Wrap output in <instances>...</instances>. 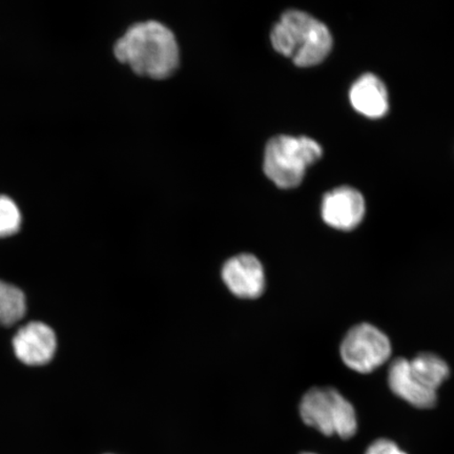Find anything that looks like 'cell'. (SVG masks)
<instances>
[{
    "label": "cell",
    "mask_w": 454,
    "mask_h": 454,
    "mask_svg": "<svg viewBox=\"0 0 454 454\" xmlns=\"http://www.w3.org/2000/svg\"><path fill=\"white\" fill-rule=\"evenodd\" d=\"M340 353L346 366L360 373H369L389 359L391 344L379 328L362 323L346 334Z\"/></svg>",
    "instance_id": "obj_5"
},
{
    "label": "cell",
    "mask_w": 454,
    "mask_h": 454,
    "mask_svg": "<svg viewBox=\"0 0 454 454\" xmlns=\"http://www.w3.org/2000/svg\"><path fill=\"white\" fill-rule=\"evenodd\" d=\"M351 105L355 110L368 118H381L388 111V93L381 79L365 74L351 87Z\"/></svg>",
    "instance_id": "obj_10"
},
{
    "label": "cell",
    "mask_w": 454,
    "mask_h": 454,
    "mask_svg": "<svg viewBox=\"0 0 454 454\" xmlns=\"http://www.w3.org/2000/svg\"><path fill=\"white\" fill-rule=\"evenodd\" d=\"M321 156L322 147L311 138L276 136L265 147L264 173L280 189H294L302 183L306 169Z\"/></svg>",
    "instance_id": "obj_3"
},
{
    "label": "cell",
    "mask_w": 454,
    "mask_h": 454,
    "mask_svg": "<svg viewBox=\"0 0 454 454\" xmlns=\"http://www.w3.org/2000/svg\"><path fill=\"white\" fill-rule=\"evenodd\" d=\"M21 215L13 200L0 196V238L9 237L20 231Z\"/></svg>",
    "instance_id": "obj_13"
},
{
    "label": "cell",
    "mask_w": 454,
    "mask_h": 454,
    "mask_svg": "<svg viewBox=\"0 0 454 454\" xmlns=\"http://www.w3.org/2000/svg\"><path fill=\"white\" fill-rule=\"evenodd\" d=\"M114 54L137 75L162 81L172 76L179 66L177 39L160 22H138L128 28L114 47Z\"/></svg>",
    "instance_id": "obj_1"
},
{
    "label": "cell",
    "mask_w": 454,
    "mask_h": 454,
    "mask_svg": "<svg viewBox=\"0 0 454 454\" xmlns=\"http://www.w3.org/2000/svg\"><path fill=\"white\" fill-rule=\"evenodd\" d=\"M397 450H399V447H397L395 442L381 439L372 442L368 447L365 454H394Z\"/></svg>",
    "instance_id": "obj_14"
},
{
    "label": "cell",
    "mask_w": 454,
    "mask_h": 454,
    "mask_svg": "<svg viewBox=\"0 0 454 454\" xmlns=\"http://www.w3.org/2000/svg\"><path fill=\"white\" fill-rule=\"evenodd\" d=\"M223 279L230 291L242 299L258 298L265 287L263 266L254 255L249 254L226 261Z\"/></svg>",
    "instance_id": "obj_7"
},
{
    "label": "cell",
    "mask_w": 454,
    "mask_h": 454,
    "mask_svg": "<svg viewBox=\"0 0 454 454\" xmlns=\"http://www.w3.org/2000/svg\"><path fill=\"white\" fill-rule=\"evenodd\" d=\"M364 215V198L353 187H338L323 198L322 218L333 229L354 230L362 223Z\"/></svg>",
    "instance_id": "obj_6"
},
{
    "label": "cell",
    "mask_w": 454,
    "mask_h": 454,
    "mask_svg": "<svg viewBox=\"0 0 454 454\" xmlns=\"http://www.w3.org/2000/svg\"><path fill=\"white\" fill-rule=\"evenodd\" d=\"M394 454H407V453H405L404 451H402L399 448V450H397Z\"/></svg>",
    "instance_id": "obj_15"
},
{
    "label": "cell",
    "mask_w": 454,
    "mask_h": 454,
    "mask_svg": "<svg viewBox=\"0 0 454 454\" xmlns=\"http://www.w3.org/2000/svg\"><path fill=\"white\" fill-rule=\"evenodd\" d=\"M303 422L325 435L338 434L349 439L357 429L355 408L332 387H315L308 391L300 405Z\"/></svg>",
    "instance_id": "obj_4"
},
{
    "label": "cell",
    "mask_w": 454,
    "mask_h": 454,
    "mask_svg": "<svg viewBox=\"0 0 454 454\" xmlns=\"http://www.w3.org/2000/svg\"><path fill=\"white\" fill-rule=\"evenodd\" d=\"M27 301L19 287L0 281V325L12 326L25 317Z\"/></svg>",
    "instance_id": "obj_12"
},
{
    "label": "cell",
    "mask_w": 454,
    "mask_h": 454,
    "mask_svg": "<svg viewBox=\"0 0 454 454\" xmlns=\"http://www.w3.org/2000/svg\"><path fill=\"white\" fill-rule=\"evenodd\" d=\"M388 384L393 393L418 408H431L435 405V391L425 388L413 377L410 361L399 357L391 363L388 371Z\"/></svg>",
    "instance_id": "obj_9"
},
{
    "label": "cell",
    "mask_w": 454,
    "mask_h": 454,
    "mask_svg": "<svg viewBox=\"0 0 454 454\" xmlns=\"http://www.w3.org/2000/svg\"><path fill=\"white\" fill-rule=\"evenodd\" d=\"M413 377L425 388L435 391L450 377V367L439 356L434 354H419L410 361Z\"/></svg>",
    "instance_id": "obj_11"
},
{
    "label": "cell",
    "mask_w": 454,
    "mask_h": 454,
    "mask_svg": "<svg viewBox=\"0 0 454 454\" xmlns=\"http://www.w3.org/2000/svg\"><path fill=\"white\" fill-rule=\"evenodd\" d=\"M304 454H314V453H304Z\"/></svg>",
    "instance_id": "obj_16"
},
{
    "label": "cell",
    "mask_w": 454,
    "mask_h": 454,
    "mask_svg": "<svg viewBox=\"0 0 454 454\" xmlns=\"http://www.w3.org/2000/svg\"><path fill=\"white\" fill-rule=\"evenodd\" d=\"M272 47L301 67H314L326 59L333 47L331 32L321 21L299 10L286 11L272 27Z\"/></svg>",
    "instance_id": "obj_2"
},
{
    "label": "cell",
    "mask_w": 454,
    "mask_h": 454,
    "mask_svg": "<svg viewBox=\"0 0 454 454\" xmlns=\"http://www.w3.org/2000/svg\"><path fill=\"white\" fill-rule=\"evenodd\" d=\"M53 329L42 322L28 323L13 339L14 353L26 365L42 366L53 359L56 351Z\"/></svg>",
    "instance_id": "obj_8"
}]
</instances>
